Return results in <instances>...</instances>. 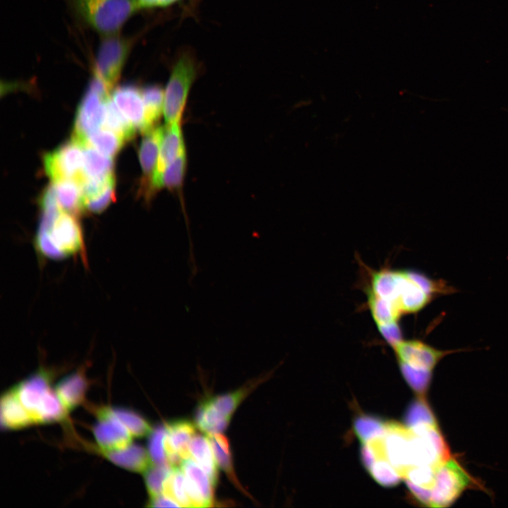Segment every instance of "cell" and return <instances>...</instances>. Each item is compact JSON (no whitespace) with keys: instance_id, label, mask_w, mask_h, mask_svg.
<instances>
[{"instance_id":"cell-1","label":"cell","mask_w":508,"mask_h":508,"mask_svg":"<svg viewBox=\"0 0 508 508\" xmlns=\"http://www.w3.org/2000/svg\"><path fill=\"white\" fill-rule=\"evenodd\" d=\"M369 272L366 295L385 301L400 319L404 315L422 310L437 296L454 291L445 282L412 270L382 268Z\"/></svg>"},{"instance_id":"cell-2","label":"cell","mask_w":508,"mask_h":508,"mask_svg":"<svg viewBox=\"0 0 508 508\" xmlns=\"http://www.w3.org/2000/svg\"><path fill=\"white\" fill-rule=\"evenodd\" d=\"M80 25L102 37L120 33L126 23L141 11L137 0H63Z\"/></svg>"},{"instance_id":"cell-3","label":"cell","mask_w":508,"mask_h":508,"mask_svg":"<svg viewBox=\"0 0 508 508\" xmlns=\"http://www.w3.org/2000/svg\"><path fill=\"white\" fill-rule=\"evenodd\" d=\"M202 68L191 49L185 47L176 54L164 90L163 114L167 125L181 122L189 92Z\"/></svg>"},{"instance_id":"cell-4","label":"cell","mask_w":508,"mask_h":508,"mask_svg":"<svg viewBox=\"0 0 508 508\" xmlns=\"http://www.w3.org/2000/svg\"><path fill=\"white\" fill-rule=\"evenodd\" d=\"M45 373L34 374L11 389L28 414L32 423L62 419L67 411L49 385Z\"/></svg>"},{"instance_id":"cell-5","label":"cell","mask_w":508,"mask_h":508,"mask_svg":"<svg viewBox=\"0 0 508 508\" xmlns=\"http://www.w3.org/2000/svg\"><path fill=\"white\" fill-rule=\"evenodd\" d=\"M76 215L61 210L46 228H39L35 248L40 255L52 259H63L76 254L83 244L81 226Z\"/></svg>"},{"instance_id":"cell-6","label":"cell","mask_w":508,"mask_h":508,"mask_svg":"<svg viewBox=\"0 0 508 508\" xmlns=\"http://www.w3.org/2000/svg\"><path fill=\"white\" fill-rule=\"evenodd\" d=\"M135 41V36H124L120 33L102 37L92 68L93 76L113 90Z\"/></svg>"},{"instance_id":"cell-7","label":"cell","mask_w":508,"mask_h":508,"mask_svg":"<svg viewBox=\"0 0 508 508\" xmlns=\"http://www.w3.org/2000/svg\"><path fill=\"white\" fill-rule=\"evenodd\" d=\"M44 171L52 182L75 179L79 183L85 176L83 145L71 138L43 157Z\"/></svg>"},{"instance_id":"cell-8","label":"cell","mask_w":508,"mask_h":508,"mask_svg":"<svg viewBox=\"0 0 508 508\" xmlns=\"http://www.w3.org/2000/svg\"><path fill=\"white\" fill-rule=\"evenodd\" d=\"M471 483L468 473L456 461L449 458L436 468L435 483L431 489V507L451 506Z\"/></svg>"},{"instance_id":"cell-9","label":"cell","mask_w":508,"mask_h":508,"mask_svg":"<svg viewBox=\"0 0 508 508\" xmlns=\"http://www.w3.org/2000/svg\"><path fill=\"white\" fill-rule=\"evenodd\" d=\"M411 436V430L404 424L396 421L386 423V431L383 436L385 459L402 478L413 466Z\"/></svg>"},{"instance_id":"cell-10","label":"cell","mask_w":508,"mask_h":508,"mask_svg":"<svg viewBox=\"0 0 508 508\" xmlns=\"http://www.w3.org/2000/svg\"><path fill=\"white\" fill-rule=\"evenodd\" d=\"M165 425L164 449L167 460L172 468L179 467L190 459V443L195 435V425L186 418L175 419Z\"/></svg>"},{"instance_id":"cell-11","label":"cell","mask_w":508,"mask_h":508,"mask_svg":"<svg viewBox=\"0 0 508 508\" xmlns=\"http://www.w3.org/2000/svg\"><path fill=\"white\" fill-rule=\"evenodd\" d=\"M107 99L87 88L76 111L72 135L80 143L83 144L87 135L104 123Z\"/></svg>"},{"instance_id":"cell-12","label":"cell","mask_w":508,"mask_h":508,"mask_svg":"<svg viewBox=\"0 0 508 508\" xmlns=\"http://www.w3.org/2000/svg\"><path fill=\"white\" fill-rule=\"evenodd\" d=\"M398 361L413 367L433 370L437 364L454 351L437 349L420 339H404L392 346Z\"/></svg>"},{"instance_id":"cell-13","label":"cell","mask_w":508,"mask_h":508,"mask_svg":"<svg viewBox=\"0 0 508 508\" xmlns=\"http://www.w3.org/2000/svg\"><path fill=\"white\" fill-rule=\"evenodd\" d=\"M101 452L123 449L132 444L133 436L127 428L109 411L102 409L93 430Z\"/></svg>"},{"instance_id":"cell-14","label":"cell","mask_w":508,"mask_h":508,"mask_svg":"<svg viewBox=\"0 0 508 508\" xmlns=\"http://www.w3.org/2000/svg\"><path fill=\"white\" fill-rule=\"evenodd\" d=\"M165 128L155 126L144 133L139 149V159L143 171L140 193L145 199H150L155 193L152 179Z\"/></svg>"},{"instance_id":"cell-15","label":"cell","mask_w":508,"mask_h":508,"mask_svg":"<svg viewBox=\"0 0 508 508\" xmlns=\"http://www.w3.org/2000/svg\"><path fill=\"white\" fill-rule=\"evenodd\" d=\"M181 468L184 473L187 494L193 507H208L214 502V488L209 476L193 460H183Z\"/></svg>"},{"instance_id":"cell-16","label":"cell","mask_w":508,"mask_h":508,"mask_svg":"<svg viewBox=\"0 0 508 508\" xmlns=\"http://www.w3.org/2000/svg\"><path fill=\"white\" fill-rule=\"evenodd\" d=\"M112 99L136 130H145V110L141 87L125 84L113 90Z\"/></svg>"},{"instance_id":"cell-17","label":"cell","mask_w":508,"mask_h":508,"mask_svg":"<svg viewBox=\"0 0 508 508\" xmlns=\"http://www.w3.org/2000/svg\"><path fill=\"white\" fill-rule=\"evenodd\" d=\"M185 146L181 122L167 125L152 179L155 193L159 189V183L162 173Z\"/></svg>"},{"instance_id":"cell-18","label":"cell","mask_w":508,"mask_h":508,"mask_svg":"<svg viewBox=\"0 0 508 508\" xmlns=\"http://www.w3.org/2000/svg\"><path fill=\"white\" fill-rule=\"evenodd\" d=\"M102 452L114 464L134 472L145 473L153 464L149 452L139 445Z\"/></svg>"},{"instance_id":"cell-19","label":"cell","mask_w":508,"mask_h":508,"mask_svg":"<svg viewBox=\"0 0 508 508\" xmlns=\"http://www.w3.org/2000/svg\"><path fill=\"white\" fill-rule=\"evenodd\" d=\"M87 383L79 373H74L62 379L56 386L55 392L65 409L73 410L83 400Z\"/></svg>"},{"instance_id":"cell-20","label":"cell","mask_w":508,"mask_h":508,"mask_svg":"<svg viewBox=\"0 0 508 508\" xmlns=\"http://www.w3.org/2000/svg\"><path fill=\"white\" fill-rule=\"evenodd\" d=\"M207 437L217 466L227 475L229 479L240 491L248 495L239 483L234 471L229 442L222 433L208 435Z\"/></svg>"},{"instance_id":"cell-21","label":"cell","mask_w":508,"mask_h":508,"mask_svg":"<svg viewBox=\"0 0 508 508\" xmlns=\"http://www.w3.org/2000/svg\"><path fill=\"white\" fill-rule=\"evenodd\" d=\"M58 204L61 210L75 215L84 212L80 183L75 179L53 182Z\"/></svg>"},{"instance_id":"cell-22","label":"cell","mask_w":508,"mask_h":508,"mask_svg":"<svg viewBox=\"0 0 508 508\" xmlns=\"http://www.w3.org/2000/svg\"><path fill=\"white\" fill-rule=\"evenodd\" d=\"M192 459L206 472L215 486L218 480L217 464L208 437L195 435L190 443Z\"/></svg>"},{"instance_id":"cell-23","label":"cell","mask_w":508,"mask_h":508,"mask_svg":"<svg viewBox=\"0 0 508 508\" xmlns=\"http://www.w3.org/2000/svg\"><path fill=\"white\" fill-rule=\"evenodd\" d=\"M231 418L217 412L207 399L202 400L197 407L195 416L196 427L208 435L223 433L228 427Z\"/></svg>"},{"instance_id":"cell-24","label":"cell","mask_w":508,"mask_h":508,"mask_svg":"<svg viewBox=\"0 0 508 508\" xmlns=\"http://www.w3.org/2000/svg\"><path fill=\"white\" fill-rule=\"evenodd\" d=\"M262 378L244 385L241 388L224 394L208 397L214 409L222 416L231 418L240 404L261 382Z\"/></svg>"},{"instance_id":"cell-25","label":"cell","mask_w":508,"mask_h":508,"mask_svg":"<svg viewBox=\"0 0 508 508\" xmlns=\"http://www.w3.org/2000/svg\"><path fill=\"white\" fill-rule=\"evenodd\" d=\"M1 424L6 428L17 429L32 423L26 411L11 390L1 399Z\"/></svg>"},{"instance_id":"cell-26","label":"cell","mask_w":508,"mask_h":508,"mask_svg":"<svg viewBox=\"0 0 508 508\" xmlns=\"http://www.w3.org/2000/svg\"><path fill=\"white\" fill-rule=\"evenodd\" d=\"M125 142L121 135L106 128L90 133L83 145H89L102 154L113 158L122 149Z\"/></svg>"},{"instance_id":"cell-27","label":"cell","mask_w":508,"mask_h":508,"mask_svg":"<svg viewBox=\"0 0 508 508\" xmlns=\"http://www.w3.org/2000/svg\"><path fill=\"white\" fill-rule=\"evenodd\" d=\"M84 173L88 177H107L114 175V161L89 145H83Z\"/></svg>"},{"instance_id":"cell-28","label":"cell","mask_w":508,"mask_h":508,"mask_svg":"<svg viewBox=\"0 0 508 508\" xmlns=\"http://www.w3.org/2000/svg\"><path fill=\"white\" fill-rule=\"evenodd\" d=\"M145 110V132L155 127L164 109V90L157 85L141 87Z\"/></svg>"},{"instance_id":"cell-29","label":"cell","mask_w":508,"mask_h":508,"mask_svg":"<svg viewBox=\"0 0 508 508\" xmlns=\"http://www.w3.org/2000/svg\"><path fill=\"white\" fill-rule=\"evenodd\" d=\"M105 128L116 133L126 141L131 140L137 131L122 114L113 99L109 97L105 102Z\"/></svg>"},{"instance_id":"cell-30","label":"cell","mask_w":508,"mask_h":508,"mask_svg":"<svg viewBox=\"0 0 508 508\" xmlns=\"http://www.w3.org/2000/svg\"><path fill=\"white\" fill-rule=\"evenodd\" d=\"M386 423L378 417L362 413L354 418L353 429L359 440L366 443L385 435Z\"/></svg>"},{"instance_id":"cell-31","label":"cell","mask_w":508,"mask_h":508,"mask_svg":"<svg viewBox=\"0 0 508 508\" xmlns=\"http://www.w3.org/2000/svg\"><path fill=\"white\" fill-rule=\"evenodd\" d=\"M162 495L176 502L180 507H191L181 468H172L164 482Z\"/></svg>"},{"instance_id":"cell-32","label":"cell","mask_w":508,"mask_h":508,"mask_svg":"<svg viewBox=\"0 0 508 508\" xmlns=\"http://www.w3.org/2000/svg\"><path fill=\"white\" fill-rule=\"evenodd\" d=\"M404 421V425L409 428L437 425L435 415L424 397H418L408 406Z\"/></svg>"},{"instance_id":"cell-33","label":"cell","mask_w":508,"mask_h":508,"mask_svg":"<svg viewBox=\"0 0 508 508\" xmlns=\"http://www.w3.org/2000/svg\"><path fill=\"white\" fill-rule=\"evenodd\" d=\"M187 165L186 146L183 147L175 159L165 169L159 183V189H179L183 184Z\"/></svg>"},{"instance_id":"cell-34","label":"cell","mask_w":508,"mask_h":508,"mask_svg":"<svg viewBox=\"0 0 508 508\" xmlns=\"http://www.w3.org/2000/svg\"><path fill=\"white\" fill-rule=\"evenodd\" d=\"M109 410L133 437H144L150 434L153 430L147 421L135 412L121 408H109Z\"/></svg>"},{"instance_id":"cell-35","label":"cell","mask_w":508,"mask_h":508,"mask_svg":"<svg viewBox=\"0 0 508 508\" xmlns=\"http://www.w3.org/2000/svg\"><path fill=\"white\" fill-rule=\"evenodd\" d=\"M401 375L409 387L418 395L424 397L432 380L433 370L413 367L398 361Z\"/></svg>"},{"instance_id":"cell-36","label":"cell","mask_w":508,"mask_h":508,"mask_svg":"<svg viewBox=\"0 0 508 508\" xmlns=\"http://www.w3.org/2000/svg\"><path fill=\"white\" fill-rule=\"evenodd\" d=\"M379 485L385 488L397 485L402 477L386 459H377L368 471Z\"/></svg>"},{"instance_id":"cell-37","label":"cell","mask_w":508,"mask_h":508,"mask_svg":"<svg viewBox=\"0 0 508 508\" xmlns=\"http://www.w3.org/2000/svg\"><path fill=\"white\" fill-rule=\"evenodd\" d=\"M172 467L168 464H152L145 472V482L150 498L162 494L163 484Z\"/></svg>"},{"instance_id":"cell-38","label":"cell","mask_w":508,"mask_h":508,"mask_svg":"<svg viewBox=\"0 0 508 508\" xmlns=\"http://www.w3.org/2000/svg\"><path fill=\"white\" fill-rule=\"evenodd\" d=\"M165 435V425L157 426L153 429L150 433L148 443V452L154 464L169 465L164 444Z\"/></svg>"},{"instance_id":"cell-39","label":"cell","mask_w":508,"mask_h":508,"mask_svg":"<svg viewBox=\"0 0 508 508\" xmlns=\"http://www.w3.org/2000/svg\"><path fill=\"white\" fill-rule=\"evenodd\" d=\"M437 467L428 465L413 466L406 472L403 478L421 487L432 489L435 483Z\"/></svg>"},{"instance_id":"cell-40","label":"cell","mask_w":508,"mask_h":508,"mask_svg":"<svg viewBox=\"0 0 508 508\" xmlns=\"http://www.w3.org/2000/svg\"><path fill=\"white\" fill-rule=\"evenodd\" d=\"M116 199L115 180L98 195L83 201V210L91 213L103 212Z\"/></svg>"},{"instance_id":"cell-41","label":"cell","mask_w":508,"mask_h":508,"mask_svg":"<svg viewBox=\"0 0 508 508\" xmlns=\"http://www.w3.org/2000/svg\"><path fill=\"white\" fill-rule=\"evenodd\" d=\"M405 483L411 496L425 507H431V489L425 488L415 485L409 480L404 479Z\"/></svg>"},{"instance_id":"cell-42","label":"cell","mask_w":508,"mask_h":508,"mask_svg":"<svg viewBox=\"0 0 508 508\" xmlns=\"http://www.w3.org/2000/svg\"><path fill=\"white\" fill-rule=\"evenodd\" d=\"M186 0H137L142 10L166 9L181 5Z\"/></svg>"},{"instance_id":"cell-43","label":"cell","mask_w":508,"mask_h":508,"mask_svg":"<svg viewBox=\"0 0 508 508\" xmlns=\"http://www.w3.org/2000/svg\"><path fill=\"white\" fill-rule=\"evenodd\" d=\"M360 452L361 463L368 471L377 460L376 454L368 443H362Z\"/></svg>"},{"instance_id":"cell-44","label":"cell","mask_w":508,"mask_h":508,"mask_svg":"<svg viewBox=\"0 0 508 508\" xmlns=\"http://www.w3.org/2000/svg\"><path fill=\"white\" fill-rule=\"evenodd\" d=\"M150 507H179V504L174 500L168 498L164 495H159L155 497L150 499L149 504Z\"/></svg>"}]
</instances>
